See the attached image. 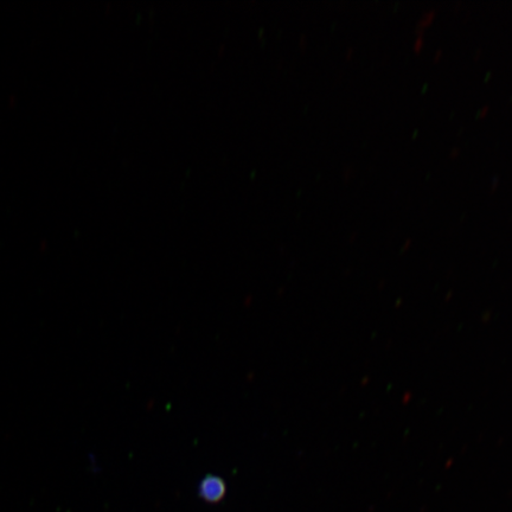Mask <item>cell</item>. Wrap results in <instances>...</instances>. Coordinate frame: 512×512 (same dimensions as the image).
<instances>
[{"label":"cell","instance_id":"6da1fadb","mask_svg":"<svg viewBox=\"0 0 512 512\" xmlns=\"http://www.w3.org/2000/svg\"><path fill=\"white\" fill-rule=\"evenodd\" d=\"M226 494V482L219 476L208 475L201 480L200 486H198V495L204 502L210 504L220 503Z\"/></svg>","mask_w":512,"mask_h":512}]
</instances>
